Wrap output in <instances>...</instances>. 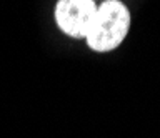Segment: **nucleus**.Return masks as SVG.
<instances>
[{
	"label": "nucleus",
	"instance_id": "nucleus-2",
	"mask_svg": "<svg viewBox=\"0 0 160 138\" xmlns=\"http://www.w3.org/2000/svg\"><path fill=\"white\" fill-rule=\"evenodd\" d=\"M93 0H58L55 7V20L60 30L75 38H85L95 20Z\"/></svg>",
	"mask_w": 160,
	"mask_h": 138
},
{
	"label": "nucleus",
	"instance_id": "nucleus-1",
	"mask_svg": "<svg viewBox=\"0 0 160 138\" xmlns=\"http://www.w3.org/2000/svg\"><path fill=\"white\" fill-rule=\"evenodd\" d=\"M130 27V12L120 0H105L97 8L87 33V43L95 52H110L123 42Z\"/></svg>",
	"mask_w": 160,
	"mask_h": 138
}]
</instances>
